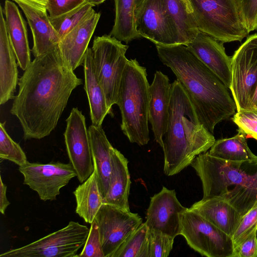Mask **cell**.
<instances>
[{
	"mask_svg": "<svg viewBox=\"0 0 257 257\" xmlns=\"http://www.w3.org/2000/svg\"><path fill=\"white\" fill-rule=\"evenodd\" d=\"M82 84L64 62L58 45L35 57L19 79L10 110L25 140H40L56 127L73 90Z\"/></svg>",
	"mask_w": 257,
	"mask_h": 257,
	"instance_id": "obj_1",
	"label": "cell"
},
{
	"mask_svg": "<svg viewBox=\"0 0 257 257\" xmlns=\"http://www.w3.org/2000/svg\"><path fill=\"white\" fill-rule=\"evenodd\" d=\"M156 46L160 60L176 76L199 120L213 134L217 124L235 113L229 88L186 45Z\"/></svg>",
	"mask_w": 257,
	"mask_h": 257,
	"instance_id": "obj_2",
	"label": "cell"
},
{
	"mask_svg": "<svg viewBox=\"0 0 257 257\" xmlns=\"http://www.w3.org/2000/svg\"><path fill=\"white\" fill-rule=\"evenodd\" d=\"M163 139L164 172L170 176L190 165L215 142L213 135L200 122L177 80L172 83L167 132Z\"/></svg>",
	"mask_w": 257,
	"mask_h": 257,
	"instance_id": "obj_3",
	"label": "cell"
},
{
	"mask_svg": "<svg viewBox=\"0 0 257 257\" xmlns=\"http://www.w3.org/2000/svg\"><path fill=\"white\" fill-rule=\"evenodd\" d=\"M202 183L203 198L219 197L242 216L257 202V160L230 161L198 155L191 163Z\"/></svg>",
	"mask_w": 257,
	"mask_h": 257,
	"instance_id": "obj_4",
	"label": "cell"
},
{
	"mask_svg": "<svg viewBox=\"0 0 257 257\" xmlns=\"http://www.w3.org/2000/svg\"><path fill=\"white\" fill-rule=\"evenodd\" d=\"M150 85L146 68L136 59L128 60L120 85L116 104L120 128L132 143L147 145L149 140L148 109Z\"/></svg>",
	"mask_w": 257,
	"mask_h": 257,
	"instance_id": "obj_5",
	"label": "cell"
},
{
	"mask_svg": "<svg viewBox=\"0 0 257 257\" xmlns=\"http://www.w3.org/2000/svg\"><path fill=\"white\" fill-rule=\"evenodd\" d=\"M200 32L222 43L241 41L248 34L238 0H187Z\"/></svg>",
	"mask_w": 257,
	"mask_h": 257,
	"instance_id": "obj_6",
	"label": "cell"
},
{
	"mask_svg": "<svg viewBox=\"0 0 257 257\" xmlns=\"http://www.w3.org/2000/svg\"><path fill=\"white\" fill-rule=\"evenodd\" d=\"M128 46L110 35L95 37L91 48L94 68L109 109L117 103L119 89L128 59Z\"/></svg>",
	"mask_w": 257,
	"mask_h": 257,
	"instance_id": "obj_7",
	"label": "cell"
},
{
	"mask_svg": "<svg viewBox=\"0 0 257 257\" xmlns=\"http://www.w3.org/2000/svg\"><path fill=\"white\" fill-rule=\"evenodd\" d=\"M89 231L87 226L70 221L65 227L0 257H77Z\"/></svg>",
	"mask_w": 257,
	"mask_h": 257,
	"instance_id": "obj_8",
	"label": "cell"
},
{
	"mask_svg": "<svg viewBox=\"0 0 257 257\" xmlns=\"http://www.w3.org/2000/svg\"><path fill=\"white\" fill-rule=\"evenodd\" d=\"M180 217L181 235L192 249L207 257H232L234 247L230 236L189 208Z\"/></svg>",
	"mask_w": 257,
	"mask_h": 257,
	"instance_id": "obj_9",
	"label": "cell"
},
{
	"mask_svg": "<svg viewBox=\"0 0 257 257\" xmlns=\"http://www.w3.org/2000/svg\"><path fill=\"white\" fill-rule=\"evenodd\" d=\"M257 85V34L248 36L231 57L229 89L237 111L250 110Z\"/></svg>",
	"mask_w": 257,
	"mask_h": 257,
	"instance_id": "obj_10",
	"label": "cell"
},
{
	"mask_svg": "<svg viewBox=\"0 0 257 257\" xmlns=\"http://www.w3.org/2000/svg\"><path fill=\"white\" fill-rule=\"evenodd\" d=\"M19 170L24 176V184L44 201L56 200L60 189L77 176L70 163L60 162L41 164L28 161L19 166Z\"/></svg>",
	"mask_w": 257,
	"mask_h": 257,
	"instance_id": "obj_11",
	"label": "cell"
},
{
	"mask_svg": "<svg viewBox=\"0 0 257 257\" xmlns=\"http://www.w3.org/2000/svg\"><path fill=\"white\" fill-rule=\"evenodd\" d=\"M104 257H112L125 240L143 223L138 214L103 203L95 216Z\"/></svg>",
	"mask_w": 257,
	"mask_h": 257,
	"instance_id": "obj_12",
	"label": "cell"
},
{
	"mask_svg": "<svg viewBox=\"0 0 257 257\" xmlns=\"http://www.w3.org/2000/svg\"><path fill=\"white\" fill-rule=\"evenodd\" d=\"M136 28L141 36L156 45L180 44L175 26L164 0H144L135 10Z\"/></svg>",
	"mask_w": 257,
	"mask_h": 257,
	"instance_id": "obj_13",
	"label": "cell"
},
{
	"mask_svg": "<svg viewBox=\"0 0 257 257\" xmlns=\"http://www.w3.org/2000/svg\"><path fill=\"white\" fill-rule=\"evenodd\" d=\"M66 121L64 136L67 153L70 163L76 172L77 177L82 183L94 171L85 117L81 111L74 107Z\"/></svg>",
	"mask_w": 257,
	"mask_h": 257,
	"instance_id": "obj_14",
	"label": "cell"
},
{
	"mask_svg": "<svg viewBox=\"0 0 257 257\" xmlns=\"http://www.w3.org/2000/svg\"><path fill=\"white\" fill-rule=\"evenodd\" d=\"M187 208L180 203L175 190L163 187L150 199L145 223L149 228L159 230L175 238L181 235L180 214Z\"/></svg>",
	"mask_w": 257,
	"mask_h": 257,
	"instance_id": "obj_15",
	"label": "cell"
},
{
	"mask_svg": "<svg viewBox=\"0 0 257 257\" xmlns=\"http://www.w3.org/2000/svg\"><path fill=\"white\" fill-rule=\"evenodd\" d=\"M100 15L93 10L61 39L58 44L60 52L65 64L71 70L83 65L88 44Z\"/></svg>",
	"mask_w": 257,
	"mask_h": 257,
	"instance_id": "obj_16",
	"label": "cell"
},
{
	"mask_svg": "<svg viewBox=\"0 0 257 257\" xmlns=\"http://www.w3.org/2000/svg\"><path fill=\"white\" fill-rule=\"evenodd\" d=\"M171 88L168 77L157 71L149 87L148 118L155 140L162 149L163 137L168 127Z\"/></svg>",
	"mask_w": 257,
	"mask_h": 257,
	"instance_id": "obj_17",
	"label": "cell"
},
{
	"mask_svg": "<svg viewBox=\"0 0 257 257\" xmlns=\"http://www.w3.org/2000/svg\"><path fill=\"white\" fill-rule=\"evenodd\" d=\"M223 44L199 31L186 46L229 89L231 57L226 54Z\"/></svg>",
	"mask_w": 257,
	"mask_h": 257,
	"instance_id": "obj_18",
	"label": "cell"
},
{
	"mask_svg": "<svg viewBox=\"0 0 257 257\" xmlns=\"http://www.w3.org/2000/svg\"><path fill=\"white\" fill-rule=\"evenodd\" d=\"M9 38L3 8L0 7V104L14 98L19 83L18 62Z\"/></svg>",
	"mask_w": 257,
	"mask_h": 257,
	"instance_id": "obj_19",
	"label": "cell"
},
{
	"mask_svg": "<svg viewBox=\"0 0 257 257\" xmlns=\"http://www.w3.org/2000/svg\"><path fill=\"white\" fill-rule=\"evenodd\" d=\"M17 3L24 12L33 38L32 53L35 57L44 54L58 45L60 37L53 26L47 11L23 2Z\"/></svg>",
	"mask_w": 257,
	"mask_h": 257,
	"instance_id": "obj_20",
	"label": "cell"
},
{
	"mask_svg": "<svg viewBox=\"0 0 257 257\" xmlns=\"http://www.w3.org/2000/svg\"><path fill=\"white\" fill-rule=\"evenodd\" d=\"M189 208L231 237L242 217L234 207L219 197L202 198Z\"/></svg>",
	"mask_w": 257,
	"mask_h": 257,
	"instance_id": "obj_21",
	"label": "cell"
},
{
	"mask_svg": "<svg viewBox=\"0 0 257 257\" xmlns=\"http://www.w3.org/2000/svg\"><path fill=\"white\" fill-rule=\"evenodd\" d=\"M3 11L9 38L18 64L25 71L32 62L26 22L13 2L6 0Z\"/></svg>",
	"mask_w": 257,
	"mask_h": 257,
	"instance_id": "obj_22",
	"label": "cell"
},
{
	"mask_svg": "<svg viewBox=\"0 0 257 257\" xmlns=\"http://www.w3.org/2000/svg\"><path fill=\"white\" fill-rule=\"evenodd\" d=\"M94 171L103 197L109 187L111 171V154L113 149L102 126L91 125L88 128Z\"/></svg>",
	"mask_w": 257,
	"mask_h": 257,
	"instance_id": "obj_23",
	"label": "cell"
},
{
	"mask_svg": "<svg viewBox=\"0 0 257 257\" xmlns=\"http://www.w3.org/2000/svg\"><path fill=\"white\" fill-rule=\"evenodd\" d=\"M131 184L128 161L118 150L113 147L108 190L103 199V203L130 211L128 198Z\"/></svg>",
	"mask_w": 257,
	"mask_h": 257,
	"instance_id": "obj_24",
	"label": "cell"
},
{
	"mask_svg": "<svg viewBox=\"0 0 257 257\" xmlns=\"http://www.w3.org/2000/svg\"><path fill=\"white\" fill-rule=\"evenodd\" d=\"M84 87L90 108L92 124L102 125L107 114H112L107 105L103 89L98 80L93 63L91 48H88L83 63Z\"/></svg>",
	"mask_w": 257,
	"mask_h": 257,
	"instance_id": "obj_25",
	"label": "cell"
},
{
	"mask_svg": "<svg viewBox=\"0 0 257 257\" xmlns=\"http://www.w3.org/2000/svg\"><path fill=\"white\" fill-rule=\"evenodd\" d=\"M75 212L85 222L91 223L103 203L95 172L74 191Z\"/></svg>",
	"mask_w": 257,
	"mask_h": 257,
	"instance_id": "obj_26",
	"label": "cell"
},
{
	"mask_svg": "<svg viewBox=\"0 0 257 257\" xmlns=\"http://www.w3.org/2000/svg\"><path fill=\"white\" fill-rule=\"evenodd\" d=\"M167 13L179 37L180 44L187 46L199 31L187 0H164Z\"/></svg>",
	"mask_w": 257,
	"mask_h": 257,
	"instance_id": "obj_27",
	"label": "cell"
},
{
	"mask_svg": "<svg viewBox=\"0 0 257 257\" xmlns=\"http://www.w3.org/2000/svg\"><path fill=\"white\" fill-rule=\"evenodd\" d=\"M115 19L110 35L128 43L141 38L136 28L135 0H114Z\"/></svg>",
	"mask_w": 257,
	"mask_h": 257,
	"instance_id": "obj_28",
	"label": "cell"
},
{
	"mask_svg": "<svg viewBox=\"0 0 257 257\" xmlns=\"http://www.w3.org/2000/svg\"><path fill=\"white\" fill-rule=\"evenodd\" d=\"M208 153L215 157L230 161L257 160L247 145L246 137L238 133L233 137L215 141Z\"/></svg>",
	"mask_w": 257,
	"mask_h": 257,
	"instance_id": "obj_29",
	"label": "cell"
},
{
	"mask_svg": "<svg viewBox=\"0 0 257 257\" xmlns=\"http://www.w3.org/2000/svg\"><path fill=\"white\" fill-rule=\"evenodd\" d=\"M148 227L143 222L121 244L112 257H148Z\"/></svg>",
	"mask_w": 257,
	"mask_h": 257,
	"instance_id": "obj_30",
	"label": "cell"
},
{
	"mask_svg": "<svg viewBox=\"0 0 257 257\" xmlns=\"http://www.w3.org/2000/svg\"><path fill=\"white\" fill-rule=\"evenodd\" d=\"M93 7L94 6L85 1L78 7L63 15L54 18L49 17L50 21L60 39L91 13L94 10Z\"/></svg>",
	"mask_w": 257,
	"mask_h": 257,
	"instance_id": "obj_31",
	"label": "cell"
},
{
	"mask_svg": "<svg viewBox=\"0 0 257 257\" xmlns=\"http://www.w3.org/2000/svg\"><path fill=\"white\" fill-rule=\"evenodd\" d=\"M5 124L6 121L0 123L1 160H9L19 166H22L28 162L26 155L20 145L8 135Z\"/></svg>",
	"mask_w": 257,
	"mask_h": 257,
	"instance_id": "obj_32",
	"label": "cell"
},
{
	"mask_svg": "<svg viewBox=\"0 0 257 257\" xmlns=\"http://www.w3.org/2000/svg\"><path fill=\"white\" fill-rule=\"evenodd\" d=\"M148 257H167L172 249L174 238L159 230L148 228Z\"/></svg>",
	"mask_w": 257,
	"mask_h": 257,
	"instance_id": "obj_33",
	"label": "cell"
},
{
	"mask_svg": "<svg viewBox=\"0 0 257 257\" xmlns=\"http://www.w3.org/2000/svg\"><path fill=\"white\" fill-rule=\"evenodd\" d=\"M257 230V202L240 219L231 237L234 248L254 231Z\"/></svg>",
	"mask_w": 257,
	"mask_h": 257,
	"instance_id": "obj_34",
	"label": "cell"
},
{
	"mask_svg": "<svg viewBox=\"0 0 257 257\" xmlns=\"http://www.w3.org/2000/svg\"><path fill=\"white\" fill-rule=\"evenodd\" d=\"M232 120L238 126V133L257 141V116L252 111H237Z\"/></svg>",
	"mask_w": 257,
	"mask_h": 257,
	"instance_id": "obj_35",
	"label": "cell"
},
{
	"mask_svg": "<svg viewBox=\"0 0 257 257\" xmlns=\"http://www.w3.org/2000/svg\"><path fill=\"white\" fill-rule=\"evenodd\" d=\"M77 257H104L98 227L95 220L91 223L83 249Z\"/></svg>",
	"mask_w": 257,
	"mask_h": 257,
	"instance_id": "obj_36",
	"label": "cell"
},
{
	"mask_svg": "<svg viewBox=\"0 0 257 257\" xmlns=\"http://www.w3.org/2000/svg\"><path fill=\"white\" fill-rule=\"evenodd\" d=\"M239 10L246 30H257V0H238Z\"/></svg>",
	"mask_w": 257,
	"mask_h": 257,
	"instance_id": "obj_37",
	"label": "cell"
},
{
	"mask_svg": "<svg viewBox=\"0 0 257 257\" xmlns=\"http://www.w3.org/2000/svg\"><path fill=\"white\" fill-rule=\"evenodd\" d=\"M86 0H47L46 10L50 18L63 15L78 7Z\"/></svg>",
	"mask_w": 257,
	"mask_h": 257,
	"instance_id": "obj_38",
	"label": "cell"
},
{
	"mask_svg": "<svg viewBox=\"0 0 257 257\" xmlns=\"http://www.w3.org/2000/svg\"><path fill=\"white\" fill-rule=\"evenodd\" d=\"M232 257H257V230L234 248Z\"/></svg>",
	"mask_w": 257,
	"mask_h": 257,
	"instance_id": "obj_39",
	"label": "cell"
},
{
	"mask_svg": "<svg viewBox=\"0 0 257 257\" xmlns=\"http://www.w3.org/2000/svg\"><path fill=\"white\" fill-rule=\"evenodd\" d=\"M7 186L3 182L2 176L0 175V212L4 215L5 211L10 202L8 200L6 195Z\"/></svg>",
	"mask_w": 257,
	"mask_h": 257,
	"instance_id": "obj_40",
	"label": "cell"
},
{
	"mask_svg": "<svg viewBox=\"0 0 257 257\" xmlns=\"http://www.w3.org/2000/svg\"><path fill=\"white\" fill-rule=\"evenodd\" d=\"M15 2L18 1L23 2L29 5H30L36 9L47 11L46 5L47 0H13Z\"/></svg>",
	"mask_w": 257,
	"mask_h": 257,
	"instance_id": "obj_41",
	"label": "cell"
},
{
	"mask_svg": "<svg viewBox=\"0 0 257 257\" xmlns=\"http://www.w3.org/2000/svg\"><path fill=\"white\" fill-rule=\"evenodd\" d=\"M257 110V85L252 98L250 110Z\"/></svg>",
	"mask_w": 257,
	"mask_h": 257,
	"instance_id": "obj_42",
	"label": "cell"
},
{
	"mask_svg": "<svg viewBox=\"0 0 257 257\" xmlns=\"http://www.w3.org/2000/svg\"><path fill=\"white\" fill-rule=\"evenodd\" d=\"M106 0H86L88 3L95 6L103 3Z\"/></svg>",
	"mask_w": 257,
	"mask_h": 257,
	"instance_id": "obj_43",
	"label": "cell"
},
{
	"mask_svg": "<svg viewBox=\"0 0 257 257\" xmlns=\"http://www.w3.org/2000/svg\"><path fill=\"white\" fill-rule=\"evenodd\" d=\"M144 0H135L136 9L137 8Z\"/></svg>",
	"mask_w": 257,
	"mask_h": 257,
	"instance_id": "obj_44",
	"label": "cell"
},
{
	"mask_svg": "<svg viewBox=\"0 0 257 257\" xmlns=\"http://www.w3.org/2000/svg\"><path fill=\"white\" fill-rule=\"evenodd\" d=\"M253 112V113L256 115L257 116V110H251Z\"/></svg>",
	"mask_w": 257,
	"mask_h": 257,
	"instance_id": "obj_45",
	"label": "cell"
}]
</instances>
